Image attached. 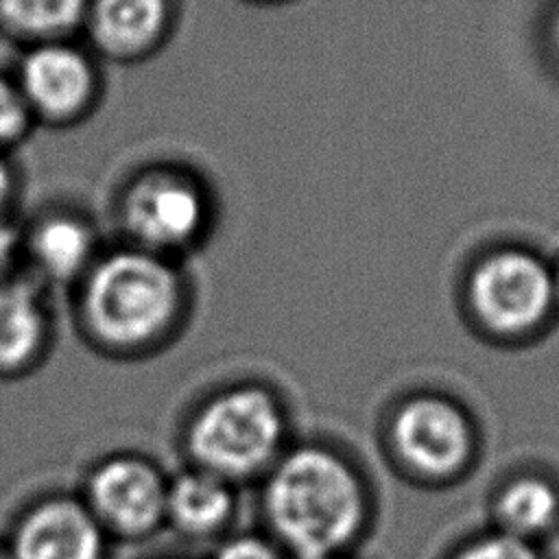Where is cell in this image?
<instances>
[{
	"label": "cell",
	"instance_id": "obj_5",
	"mask_svg": "<svg viewBox=\"0 0 559 559\" xmlns=\"http://www.w3.org/2000/svg\"><path fill=\"white\" fill-rule=\"evenodd\" d=\"M214 199L203 179L179 164L133 173L116 199L122 242L181 262L214 227Z\"/></svg>",
	"mask_w": 559,
	"mask_h": 559
},
{
	"label": "cell",
	"instance_id": "obj_3",
	"mask_svg": "<svg viewBox=\"0 0 559 559\" xmlns=\"http://www.w3.org/2000/svg\"><path fill=\"white\" fill-rule=\"evenodd\" d=\"M461 299L474 328L504 343L537 336L559 312L550 260L518 242L483 249L465 269Z\"/></svg>",
	"mask_w": 559,
	"mask_h": 559
},
{
	"label": "cell",
	"instance_id": "obj_15",
	"mask_svg": "<svg viewBox=\"0 0 559 559\" xmlns=\"http://www.w3.org/2000/svg\"><path fill=\"white\" fill-rule=\"evenodd\" d=\"M559 511L555 489L539 478H520L511 483L498 500V518L504 533L528 539L550 528Z\"/></svg>",
	"mask_w": 559,
	"mask_h": 559
},
{
	"label": "cell",
	"instance_id": "obj_9",
	"mask_svg": "<svg viewBox=\"0 0 559 559\" xmlns=\"http://www.w3.org/2000/svg\"><path fill=\"white\" fill-rule=\"evenodd\" d=\"M175 17V0H90L81 35L98 59L135 63L166 44Z\"/></svg>",
	"mask_w": 559,
	"mask_h": 559
},
{
	"label": "cell",
	"instance_id": "obj_8",
	"mask_svg": "<svg viewBox=\"0 0 559 559\" xmlns=\"http://www.w3.org/2000/svg\"><path fill=\"white\" fill-rule=\"evenodd\" d=\"M395 454L421 476H450L469 456L472 432L463 411L439 395H415L397 406L391 424Z\"/></svg>",
	"mask_w": 559,
	"mask_h": 559
},
{
	"label": "cell",
	"instance_id": "obj_14",
	"mask_svg": "<svg viewBox=\"0 0 559 559\" xmlns=\"http://www.w3.org/2000/svg\"><path fill=\"white\" fill-rule=\"evenodd\" d=\"M90 0H0V31L26 46L76 39Z\"/></svg>",
	"mask_w": 559,
	"mask_h": 559
},
{
	"label": "cell",
	"instance_id": "obj_16",
	"mask_svg": "<svg viewBox=\"0 0 559 559\" xmlns=\"http://www.w3.org/2000/svg\"><path fill=\"white\" fill-rule=\"evenodd\" d=\"M35 124L13 74H0V153L26 140Z\"/></svg>",
	"mask_w": 559,
	"mask_h": 559
},
{
	"label": "cell",
	"instance_id": "obj_10",
	"mask_svg": "<svg viewBox=\"0 0 559 559\" xmlns=\"http://www.w3.org/2000/svg\"><path fill=\"white\" fill-rule=\"evenodd\" d=\"M103 249L96 225L76 210H48L22 234V258L28 277L44 288H74Z\"/></svg>",
	"mask_w": 559,
	"mask_h": 559
},
{
	"label": "cell",
	"instance_id": "obj_19",
	"mask_svg": "<svg viewBox=\"0 0 559 559\" xmlns=\"http://www.w3.org/2000/svg\"><path fill=\"white\" fill-rule=\"evenodd\" d=\"M214 559H290L275 544L258 535H238L221 544Z\"/></svg>",
	"mask_w": 559,
	"mask_h": 559
},
{
	"label": "cell",
	"instance_id": "obj_2",
	"mask_svg": "<svg viewBox=\"0 0 559 559\" xmlns=\"http://www.w3.org/2000/svg\"><path fill=\"white\" fill-rule=\"evenodd\" d=\"M264 515L277 546L290 559H338L367 518V491L338 452L299 445L269 469Z\"/></svg>",
	"mask_w": 559,
	"mask_h": 559
},
{
	"label": "cell",
	"instance_id": "obj_20",
	"mask_svg": "<svg viewBox=\"0 0 559 559\" xmlns=\"http://www.w3.org/2000/svg\"><path fill=\"white\" fill-rule=\"evenodd\" d=\"M548 35H550V41H552V50H555L557 57H559V7H557V11H555V15H552V20H550V31H548Z\"/></svg>",
	"mask_w": 559,
	"mask_h": 559
},
{
	"label": "cell",
	"instance_id": "obj_21",
	"mask_svg": "<svg viewBox=\"0 0 559 559\" xmlns=\"http://www.w3.org/2000/svg\"><path fill=\"white\" fill-rule=\"evenodd\" d=\"M552 264V282H555V293H557V304H559V255L550 260Z\"/></svg>",
	"mask_w": 559,
	"mask_h": 559
},
{
	"label": "cell",
	"instance_id": "obj_22",
	"mask_svg": "<svg viewBox=\"0 0 559 559\" xmlns=\"http://www.w3.org/2000/svg\"><path fill=\"white\" fill-rule=\"evenodd\" d=\"M0 559H11V552H9V546L0 542Z\"/></svg>",
	"mask_w": 559,
	"mask_h": 559
},
{
	"label": "cell",
	"instance_id": "obj_17",
	"mask_svg": "<svg viewBox=\"0 0 559 559\" xmlns=\"http://www.w3.org/2000/svg\"><path fill=\"white\" fill-rule=\"evenodd\" d=\"M17 194V179L7 153H0V269L22 255V234L24 227L17 225L13 205Z\"/></svg>",
	"mask_w": 559,
	"mask_h": 559
},
{
	"label": "cell",
	"instance_id": "obj_23",
	"mask_svg": "<svg viewBox=\"0 0 559 559\" xmlns=\"http://www.w3.org/2000/svg\"><path fill=\"white\" fill-rule=\"evenodd\" d=\"M168 559H181V557H168Z\"/></svg>",
	"mask_w": 559,
	"mask_h": 559
},
{
	"label": "cell",
	"instance_id": "obj_13",
	"mask_svg": "<svg viewBox=\"0 0 559 559\" xmlns=\"http://www.w3.org/2000/svg\"><path fill=\"white\" fill-rule=\"evenodd\" d=\"M234 513L231 483L201 467L168 478L166 522L188 537L218 533Z\"/></svg>",
	"mask_w": 559,
	"mask_h": 559
},
{
	"label": "cell",
	"instance_id": "obj_1",
	"mask_svg": "<svg viewBox=\"0 0 559 559\" xmlns=\"http://www.w3.org/2000/svg\"><path fill=\"white\" fill-rule=\"evenodd\" d=\"M72 290L81 332L114 356L166 345L183 325L190 306L181 262L127 242L105 247Z\"/></svg>",
	"mask_w": 559,
	"mask_h": 559
},
{
	"label": "cell",
	"instance_id": "obj_4",
	"mask_svg": "<svg viewBox=\"0 0 559 559\" xmlns=\"http://www.w3.org/2000/svg\"><path fill=\"white\" fill-rule=\"evenodd\" d=\"M286 417L262 384L245 382L216 391L192 415L186 445L194 467L229 483L271 469L282 456Z\"/></svg>",
	"mask_w": 559,
	"mask_h": 559
},
{
	"label": "cell",
	"instance_id": "obj_11",
	"mask_svg": "<svg viewBox=\"0 0 559 559\" xmlns=\"http://www.w3.org/2000/svg\"><path fill=\"white\" fill-rule=\"evenodd\" d=\"M7 546L11 559H103L105 528L85 500L52 496L24 511Z\"/></svg>",
	"mask_w": 559,
	"mask_h": 559
},
{
	"label": "cell",
	"instance_id": "obj_18",
	"mask_svg": "<svg viewBox=\"0 0 559 559\" xmlns=\"http://www.w3.org/2000/svg\"><path fill=\"white\" fill-rule=\"evenodd\" d=\"M454 559H537V555L528 542L509 533H498L469 544Z\"/></svg>",
	"mask_w": 559,
	"mask_h": 559
},
{
	"label": "cell",
	"instance_id": "obj_7",
	"mask_svg": "<svg viewBox=\"0 0 559 559\" xmlns=\"http://www.w3.org/2000/svg\"><path fill=\"white\" fill-rule=\"evenodd\" d=\"M168 478L138 454L100 461L87 478L85 504L105 531L142 537L166 522Z\"/></svg>",
	"mask_w": 559,
	"mask_h": 559
},
{
	"label": "cell",
	"instance_id": "obj_6",
	"mask_svg": "<svg viewBox=\"0 0 559 559\" xmlns=\"http://www.w3.org/2000/svg\"><path fill=\"white\" fill-rule=\"evenodd\" d=\"M13 79L35 122L50 127L83 122L103 92L98 57L76 39L26 46Z\"/></svg>",
	"mask_w": 559,
	"mask_h": 559
},
{
	"label": "cell",
	"instance_id": "obj_12",
	"mask_svg": "<svg viewBox=\"0 0 559 559\" xmlns=\"http://www.w3.org/2000/svg\"><path fill=\"white\" fill-rule=\"evenodd\" d=\"M52 310L46 288L28 275L0 280V376L33 369L52 341Z\"/></svg>",
	"mask_w": 559,
	"mask_h": 559
}]
</instances>
